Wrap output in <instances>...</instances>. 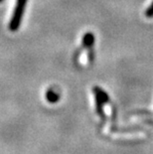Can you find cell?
I'll return each instance as SVG.
<instances>
[{
    "mask_svg": "<svg viewBox=\"0 0 153 154\" xmlns=\"http://www.w3.org/2000/svg\"><path fill=\"white\" fill-rule=\"evenodd\" d=\"M28 0H16V5L13 10V14L11 16L10 22L8 24V28L11 32L18 31L19 27L21 25L22 18H23L24 12L26 10Z\"/></svg>",
    "mask_w": 153,
    "mask_h": 154,
    "instance_id": "1",
    "label": "cell"
},
{
    "mask_svg": "<svg viewBox=\"0 0 153 154\" xmlns=\"http://www.w3.org/2000/svg\"><path fill=\"white\" fill-rule=\"evenodd\" d=\"M93 91L94 97H97L99 100H102L105 104H109V96H107V94L106 93L105 91L102 90V88H99V87H93Z\"/></svg>",
    "mask_w": 153,
    "mask_h": 154,
    "instance_id": "2",
    "label": "cell"
},
{
    "mask_svg": "<svg viewBox=\"0 0 153 154\" xmlns=\"http://www.w3.org/2000/svg\"><path fill=\"white\" fill-rule=\"evenodd\" d=\"M94 44V35L92 32H87L83 37V46L84 48L90 50Z\"/></svg>",
    "mask_w": 153,
    "mask_h": 154,
    "instance_id": "3",
    "label": "cell"
},
{
    "mask_svg": "<svg viewBox=\"0 0 153 154\" xmlns=\"http://www.w3.org/2000/svg\"><path fill=\"white\" fill-rule=\"evenodd\" d=\"M46 99L49 103H55L59 100L60 97H59V94H58L57 93H55L53 90H48L47 93H46Z\"/></svg>",
    "mask_w": 153,
    "mask_h": 154,
    "instance_id": "4",
    "label": "cell"
},
{
    "mask_svg": "<svg viewBox=\"0 0 153 154\" xmlns=\"http://www.w3.org/2000/svg\"><path fill=\"white\" fill-rule=\"evenodd\" d=\"M145 15H146V17H148V18L153 17V1L150 4V6L147 8V10L145 11Z\"/></svg>",
    "mask_w": 153,
    "mask_h": 154,
    "instance_id": "5",
    "label": "cell"
},
{
    "mask_svg": "<svg viewBox=\"0 0 153 154\" xmlns=\"http://www.w3.org/2000/svg\"><path fill=\"white\" fill-rule=\"evenodd\" d=\"M2 1H3V0H0V3H1V2H2Z\"/></svg>",
    "mask_w": 153,
    "mask_h": 154,
    "instance_id": "6",
    "label": "cell"
}]
</instances>
